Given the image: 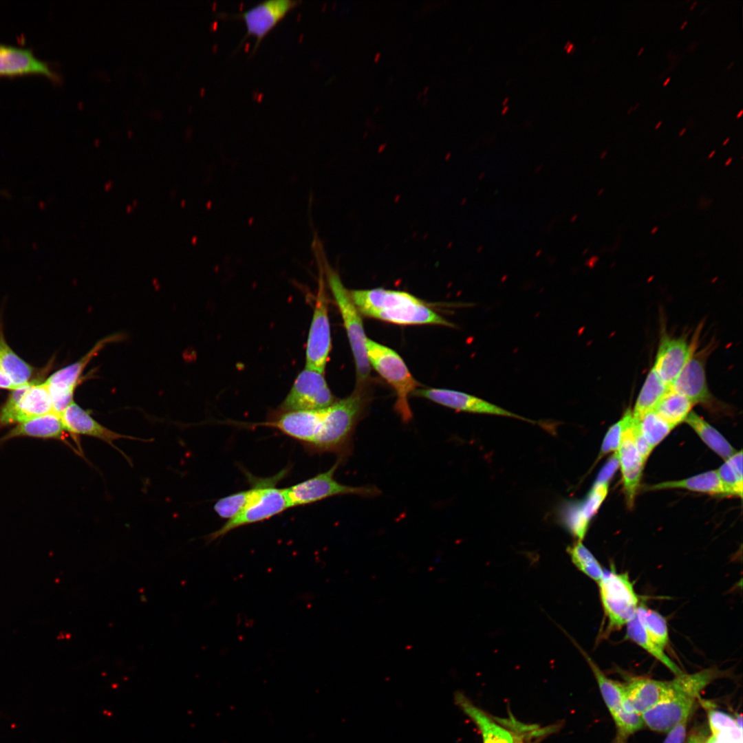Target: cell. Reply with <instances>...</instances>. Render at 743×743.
Here are the masks:
<instances>
[{
	"instance_id": "61",
	"label": "cell",
	"mask_w": 743,
	"mask_h": 743,
	"mask_svg": "<svg viewBox=\"0 0 743 743\" xmlns=\"http://www.w3.org/2000/svg\"><path fill=\"white\" fill-rule=\"evenodd\" d=\"M603 189H601V191H599V193H598V195H601V193H602V192H603Z\"/></svg>"
},
{
	"instance_id": "29",
	"label": "cell",
	"mask_w": 743,
	"mask_h": 743,
	"mask_svg": "<svg viewBox=\"0 0 743 743\" xmlns=\"http://www.w3.org/2000/svg\"><path fill=\"white\" fill-rule=\"evenodd\" d=\"M685 422L709 448L724 460H726L736 452L735 449L717 429L694 411L689 413Z\"/></svg>"
},
{
	"instance_id": "43",
	"label": "cell",
	"mask_w": 743,
	"mask_h": 743,
	"mask_svg": "<svg viewBox=\"0 0 743 743\" xmlns=\"http://www.w3.org/2000/svg\"><path fill=\"white\" fill-rule=\"evenodd\" d=\"M631 428L636 446L643 460L645 462L652 449L641 434L638 424L634 418L632 420Z\"/></svg>"
},
{
	"instance_id": "28",
	"label": "cell",
	"mask_w": 743,
	"mask_h": 743,
	"mask_svg": "<svg viewBox=\"0 0 743 743\" xmlns=\"http://www.w3.org/2000/svg\"><path fill=\"white\" fill-rule=\"evenodd\" d=\"M574 645L579 649L590 666L596 680L603 699L610 713L615 712L623 707L624 683L608 678L599 667L593 659L577 643Z\"/></svg>"
},
{
	"instance_id": "12",
	"label": "cell",
	"mask_w": 743,
	"mask_h": 743,
	"mask_svg": "<svg viewBox=\"0 0 743 743\" xmlns=\"http://www.w3.org/2000/svg\"><path fill=\"white\" fill-rule=\"evenodd\" d=\"M331 350L327 302L321 288L318 292L308 333L305 368L324 374Z\"/></svg>"
},
{
	"instance_id": "51",
	"label": "cell",
	"mask_w": 743,
	"mask_h": 743,
	"mask_svg": "<svg viewBox=\"0 0 743 743\" xmlns=\"http://www.w3.org/2000/svg\"><path fill=\"white\" fill-rule=\"evenodd\" d=\"M715 153V150H713V151H712V152H711V153H710V154L709 155L708 158H711V157H712V156L713 155V154H714Z\"/></svg>"
},
{
	"instance_id": "22",
	"label": "cell",
	"mask_w": 743,
	"mask_h": 743,
	"mask_svg": "<svg viewBox=\"0 0 743 743\" xmlns=\"http://www.w3.org/2000/svg\"><path fill=\"white\" fill-rule=\"evenodd\" d=\"M669 389L687 397L693 404H707L711 401L703 358L693 355Z\"/></svg>"
},
{
	"instance_id": "8",
	"label": "cell",
	"mask_w": 743,
	"mask_h": 743,
	"mask_svg": "<svg viewBox=\"0 0 743 743\" xmlns=\"http://www.w3.org/2000/svg\"><path fill=\"white\" fill-rule=\"evenodd\" d=\"M51 412L52 401L46 385L32 380L11 390L0 408V428Z\"/></svg>"
},
{
	"instance_id": "49",
	"label": "cell",
	"mask_w": 743,
	"mask_h": 743,
	"mask_svg": "<svg viewBox=\"0 0 743 743\" xmlns=\"http://www.w3.org/2000/svg\"><path fill=\"white\" fill-rule=\"evenodd\" d=\"M732 161V158H729L725 162V166H728Z\"/></svg>"
},
{
	"instance_id": "11",
	"label": "cell",
	"mask_w": 743,
	"mask_h": 743,
	"mask_svg": "<svg viewBox=\"0 0 743 743\" xmlns=\"http://www.w3.org/2000/svg\"><path fill=\"white\" fill-rule=\"evenodd\" d=\"M334 400L323 374L305 368L295 379L279 412L321 409L332 405Z\"/></svg>"
},
{
	"instance_id": "5",
	"label": "cell",
	"mask_w": 743,
	"mask_h": 743,
	"mask_svg": "<svg viewBox=\"0 0 743 743\" xmlns=\"http://www.w3.org/2000/svg\"><path fill=\"white\" fill-rule=\"evenodd\" d=\"M341 462L337 459L326 471L284 488L290 508L315 503L338 495H356L370 497L380 495V491L376 486H353L336 481L334 473Z\"/></svg>"
},
{
	"instance_id": "59",
	"label": "cell",
	"mask_w": 743,
	"mask_h": 743,
	"mask_svg": "<svg viewBox=\"0 0 743 743\" xmlns=\"http://www.w3.org/2000/svg\"><path fill=\"white\" fill-rule=\"evenodd\" d=\"M507 109H508V107H504V110L502 111V113L504 114L507 111Z\"/></svg>"
},
{
	"instance_id": "36",
	"label": "cell",
	"mask_w": 743,
	"mask_h": 743,
	"mask_svg": "<svg viewBox=\"0 0 743 743\" xmlns=\"http://www.w3.org/2000/svg\"><path fill=\"white\" fill-rule=\"evenodd\" d=\"M634 419L641 434L652 450L674 429L654 411L646 413L639 418H634Z\"/></svg>"
},
{
	"instance_id": "40",
	"label": "cell",
	"mask_w": 743,
	"mask_h": 743,
	"mask_svg": "<svg viewBox=\"0 0 743 743\" xmlns=\"http://www.w3.org/2000/svg\"><path fill=\"white\" fill-rule=\"evenodd\" d=\"M607 483L595 482L583 502H579L581 510L587 519L596 513L608 492Z\"/></svg>"
},
{
	"instance_id": "52",
	"label": "cell",
	"mask_w": 743,
	"mask_h": 743,
	"mask_svg": "<svg viewBox=\"0 0 743 743\" xmlns=\"http://www.w3.org/2000/svg\"><path fill=\"white\" fill-rule=\"evenodd\" d=\"M685 131H686V129H685V128H684V129H682V131H681L680 132V133H679V136H682V135H683V133H685Z\"/></svg>"
},
{
	"instance_id": "48",
	"label": "cell",
	"mask_w": 743,
	"mask_h": 743,
	"mask_svg": "<svg viewBox=\"0 0 743 743\" xmlns=\"http://www.w3.org/2000/svg\"><path fill=\"white\" fill-rule=\"evenodd\" d=\"M658 228V226H655V227H654V228H653V229H652V230H651L650 233H651V234H654V233H656V232L657 231Z\"/></svg>"
},
{
	"instance_id": "38",
	"label": "cell",
	"mask_w": 743,
	"mask_h": 743,
	"mask_svg": "<svg viewBox=\"0 0 743 743\" xmlns=\"http://www.w3.org/2000/svg\"><path fill=\"white\" fill-rule=\"evenodd\" d=\"M563 524L579 541L585 537L590 521L583 514L579 502L567 503L562 510Z\"/></svg>"
},
{
	"instance_id": "21",
	"label": "cell",
	"mask_w": 743,
	"mask_h": 743,
	"mask_svg": "<svg viewBox=\"0 0 743 743\" xmlns=\"http://www.w3.org/2000/svg\"><path fill=\"white\" fill-rule=\"evenodd\" d=\"M349 294L359 312L367 316L375 312L422 302L408 292L383 288L352 290Z\"/></svg>"
},
{
	"instance_id": "31",
	"label": "cell",
	"mask_w": 743,
	"mask_h": 743,
	"mask_svg": "<svg viewBox=\"0 0 743 743\" xmlns=\"http://www.w3.org/2000/svg\"><path fill=\"white\" fill-rule=\"evenodd\" d=\"M669 387L661 380L654 367L649 372L638 394L633 417L639 418L646 413L653 411L657 403Z\"/></svg>"
},
{
	"instance_id": "9",
	"label": "cell",
	"mask_w": 743,
	"mask_h": 743,
	"mask_svg": "<svg viewBox=\"0 0 743 743\" xmlns=\"http://www.w3.org/2000/svg\"><path fill=\"white\" fill-rule=\"evenodd\" d=\"M680 693H688L683 674L670 681L635 677L624 683L623 708L641 714Z\"/></svg>"
},
{
	"instance_id": "42",
	"label": "cell",
	"mask_w": 743,
	"mask_h": 743,
	"mask_svg": "<svg viewBox=\"0 0 743 743\" xmlns=\"http://www.w3.org/2000/svg\"><path fill=\"white\" fill-rule=\"evenodd\" d=\"M690 715L682 719L669 731L667 737L663 743H683L687 733V726Z\"/></svg>"
},
{
	"instance_id": "2",
	"label": "cell",
	"mask_w": 743,
	"mask_h": 743,
	"mask_svg": "<svg viewBox=\"0 0 743 743\" xmlns=\"http://www.w3.org/2000/svg\"><path fill=\"white\" fill-rule=\"evenodd\" d=\"M288 470L283 469L271 477L257 478L259 486L255 495L236 516L206 535L207 542L222 537L235 528L271 518L290 508L284 488L276 487L288 473Z\"/></svg>"
},
{
	"instance_id": "47",
	"label": "cell",
	"mask_w": 743,
	"mask_h": 743,
	"mask_svg": "<svg viewBox=\"0 0 743 743\" xmlns=\"http://www.w3.org/2000/svg\"><path fill=\"white\" fill-rule=\"evenodd\" d=\"M598 260H599L598 257H596V256L592 257L590 258V261H588L589 266L592 265V266H593L594 265L595 262L597 261Z\"/></svg>"
},
{
	"instance_id": "23",
	"label": "cell",
	"mask_w": 743,
	"mask_h": 743,
	"mask_svg": "<svg viewBox=\"0 0 743 743\" xmlns=\"http://www.w3.org/2000/svg\"><path fill=\"white\" fill-rule=\"evenodd\" d=\"M369 317L398 325H453L428 308L423 302L373 312Z\"/></svg>"
},
{
	"instance_id": "44",
	"label": "cell",
	"mask_w": 743,
	"mask_h": 743,
	"mask_svg": "<svg viewBox=\"0 0 743 743\" xmlns=\"http://www.w3.org/2000/svg\"><path fill=\"white\" fill-rule=\"evenodd\" d=\"M619 466V461L616 452L612 455L605 464L601 469L595 482L607 483L614 475Z\"/></svg>"
},
{
	"instance_id": "33",
	"label": "cell",
	"mask_w": 743,
	"mask_h": 743,
	"mask_svg": "<svg viewBox=\"0 0 743 743\" xmlns=\"http://www.w3.org/2000/svg\"><path fill=\"white\" fill-rule=\"evenodd\" d=\"M252 481L250 489L239 491L218 499L213 506L214 510L222 519L227 521L236 516L256 493L259 484L257 477L250 475Z\"/></svg>"
},
{
	"instance_id": "34",
	"label": "cell",
	"mask_w": 743,
	"mask_h": 743,
	"mask_svg": "<svg viewBox=\"0 0 743 743\" xmlns=\"http://www.w3.org/2000/svg\"><path fill=\"white\" fill-rule=\"evenodd\" d=\"M728 495L742 496V451H736L716 470Z\"/></svg>"
},
{
	"instance_id": "50",
	"label": "cell",
	"mask_w": 743,
	"mask_h": 743,
	"mask_svg": "<svg viewBox=\"0 0 743 743\" xmlns=\"http://www.w3.org/2000/svg\"><path fill=\"white\" fill-rule=\"evenodd\" d=\"M606 154H607V151H603L602 153V155H601V158H602V159L604 158V157L606 155Z\"/></svg>"
},
{
	"instance_id": "3",
	"label": "cell",
	"mask_w": 743,
	"mask_h": 743,
	"mask_svg": "<svg viewBox=\"0 0 743 743\" xmlns=\"http://www.w3.org/2000/svg\"><path fill=\"white\" fill-rule=\"evenodd\" d=\"M369 364L391 385L396 394L395 411L405 422L412 418L408 398L418 386L402 358L393 349L367 338Z\"/></svg>"
},
{
	"instance_id": "60",
	"label": "cell",
	"mask_w": 743,
	"mask_h": 743,
	"mask_svg": "<svg viewBox=\"0 0 743 743\" xmlns=\"http://www.w3.org/2000/svg\"><path fill=\"white\" fill-rule=\"evenodd\" d=\"M643 50H644V48H643V47H642V48H641V49L640 50V51L638 52V55H640V54H641V52H643Z\"/></svg>"
},
{
	"instance_id": "57",
	"label": "cell",
	"mask_w": 743,
	"mask_h": 743,
	"mask_svg": "<svg viewBox=\"0 0 743 743\" xmlns=\"http://www.w3.org/2000/svg\"><path fill=\"white\" fill-rule=\"evenodd\" d=\"M729 138H727L726 140L722 143V145H725L729 142Z\"/></svg>"
},
{
	"instance_id": "45",
	"label": "cell",
	"mask_w": 743,
	"mask_h": 743,
	"mask_svg": "<svg viewBox=\"0 0 743 743\" xmlns=\"http://www.w3.org/2000/svg\"><path fill=\"white\" fill-rule=\"evenodd\" d=\"M707 731L704 728H700L692 732L686 743H704L707 738Z\"/></svg>"
},
{
	"instance_id": "62",
	"label": "cell",
	"mask_w": 743,
	"mask_h": 743,
	"mask_svg": "<svg viewBox=\"0 0 743 743\" xmlns=\"http://www.w3.org/2000/svg\"><path fill=\"white\" fill-rule=\"evenodd\" d=\"M507 101H508V98H505V100H504V102L503 103V104H505V103H506V102H507Z\"/></svg>"
},
{
	"instance_id": "16",
	"label": "cell",
	"mask_w": 743,
	"mask_h": 743,
	"mask_svg": "<svg viewBox=\"0 0 743 743\" xmlns=\"http://www.w3.org/2000/svg\"><path fill=\"white\" fill-rule=\"evenodd\" d=\"M698 697L680 693L641 713L644 726L656 732H667L682 719L691 715Z\"/></svg>"
},
{
	"instance_id": "10",
	"label": "cell",
	"mask_w": 743,
	"mask_h": 743,
	"mask_svg": "<svg viewBox=\"0 0 743 743\" xmlns=\"http://www.w3.org/2000/svg\"><path fill=\"white\" fill-rule=\"evenodd\" d=\"M120 334L107 336L98 342L82 358L51 374L45 381L52 401V411L61 416L74 401V393L81 375L89 363L108 344L120 341Z\"/></svg>"
},
{
	"instance_id": "35",
	"label": "cell",
	"mask_w": 743,
	"mask_h": 743,
	"mask_svg": "<svg viewBox=\"0 0 743 743\" xmlns=\"http://www.w3.org/2000/svg\"><path fill=\"white\" fill-rule=\"evenodd\" d=\"M567 552L572 563L580 572L597 583L601 579L604 570L593 554L581 541L568 547Z\"/></svg>"
},
{
	"instance_id": "13",
	"label": "cell",
	"mask_w": 743,
	"mask_h": 743,
	"mask_svg": "<svg viewBox=\"0 0 743 743\" xmlns=\"http://www.w3.org/2000/svg\"><path fill=\"white\" fill-rule=\"evenodd\" d=\"M414 395L420 396L449 408L469 413L502 416L533 421L506 410L499 406L464 392L446 389H416Z\"/></svg>"
},
{
	"instance_id": "4",
	"label": "cell",
	"mask_w": 743,
	"mask_h": 743,
	"mask_svg": "<svg viewBox=\"0 0 743 743\" xmlns=\"http://www.w3.org/2000/svg\"><path fill=\"white\" fill-rule=\"evenodd\" d=\"M597 583L607 621V631L619 629L634 616L639 605L638 596L628 573H619L614 569L604 570Z\"/></svg>"
},
{
	"instance_id": "56",
	"label": "cell",
	"mask_w": 743,
	"mask_h": 743,
	"mask_svg": "<svg viewBox=\"0 0 743 743\" xmlns=\"http://www.w3.org/2000/svg\"><path fill=\"white\" fill-rule=\"evenodd\" d=\"M661 124H662V121H660V122H658V123L657 124V125H656V126L655 127V129H658V128L659 127V126H660V125Z\"/></svg>"
},
{
	"instance_id": "27",
	"label": "cell",
	"mask_w": 743,
	"mask_h": 743,
	"mask_svg": "<svg viewBox=\"0 0 743 743\" xmlns=\"http://www.w3.org/2000/svg\"><path fill=\"white\" fill-rule=\"evenodd\" d=\"M625 626L626 637L629 640L637 644L651 656L663 664L674 674L676 676L683 674L678 666L665 654V650L660 648L652 640L639 620L636 612Z\"/></svg>"
},
{
	"instance_id": "30",
	"label": "cell",
	"mask_w": 743,
	"mask_h": 743,
	"mask_svg": "<svg viewBox=\"0 0 743 743\" xmlns=\"http://www.w3.org/2000/svg\"><path fill=\"white\" fill-rule=\"evenodd\" d=\"M693 405L687 397L669 389L653 411L674 428L685 421Z\"/></svg>"
},
{
	"instance_id": "37",
	"label": "cell",
	"mask_w": 743,
	"mask_h": 743,
	"mask_svg": "<svg viewBox=\"0 0 743 743\" xmlns=\"http://www.w3.org/2000/svg\"><path fill=\"white\" fill-rule=\"evenodd\" d=\"M616 734L612 743H627L629 737L644 726L640 714L627 711L623 707L611 714Z\"/></svg>"
},
{
	"instance_id": "25",
	"label": "cell",
	"mask_w": 743,
	"mask_h": 743,
	"mask_svg": "<svg viewBox=\"0 0 743 743\" xmlns=\"http://www.w3.org/2000/svg\"><path fill=\"white\" fill-rule=\"evenodd\" d=\"M0 369L16 387L30 383L34 372V369L9 346L5 339L1 323Z\"/></svg>"
},
{
	"instance_id": "18",
	"label": "cell",
	"mask_w": 743,
	"mask_h": 743,
	"mask_svg": "<svg viewBox=\"0 0 743 743\" xmlns=\"http://www.w3.org/2000/svg\"><path fill=\"white\" fill-rule=\"evenodd\" d=\"M455 704L475 723L483 743H514V733L506 720L496 721L486 711L475 705L464 693L454 694Z\"/></svg>"
},
{
	"instance_id": "19",
	"label": "cell",
	"mask_w": 743,
	"mask_h": 743,
	"mask_svg": "<svg viewBox=\"0 0 743 743\" xmlns=\"http://www.w3.org/2000/svg\"><path fill=\"white\" fill-rule=\"evenodd\" d=\"M693 354V346L682 338L664 336L660 343L654 369L670 387Z\"/></svg>"
},
{
	"instance_id": "1",
	"label": "cell",
	"mask_w": 743,
	"mask_h": 743,
	"mask_svg": "<svg viewBox=\"0 0 743 743\" xmlns=\"http://www.w3.org/2000/svg\"><path fill=\"white\" fill-rule=\"evenodd\" d=\"M367 402L365 392L357 387L326 407L318 433L305 449L313 453H334L343 462L352 452L354 431Z\"/></svg>"
},
{
	"instance_id": "20",
	"label": "cell",
	"mask_w": 743,
	"mask_h": 743,
	"mask_svg": "<svg viewBox=\"0 0 743 743\" xmlns=\"http://www.w3.org/2000/svg\"><path fill=\"white\" fill-rule=\"evenodd\" d=\"M632 420L624 429L619 448L616 451L622 472L623 488L629 507L634 504L645 463L634 442L631 428Z\"/></svg>"
},
{
	"instance_id": "32",
	"label": "cell",
	"mask_w": 743,
	"mask_h": 743,
	"mask_svg": "<svg viewBox=\"0 0 743 743\" xmlns=\"http://www.w3.org/2000/svg\"><path fill=\"white\" fill-rule=\"evenodd\" d=\"M636 614L652 640L665 650L669 643V631L665 618L656 610L639 605Z\"/></svg>"
},
{
	"instance_id": "14",
	"label": "cell",
	"mask_w": 743,
	"mask_h": 743,
	"mask_svg": "<svg viewBox=\"0 0 743 743\" xmlns=\"http://www.w3.org/2000/svg\"><path fill=\"white\" fill-rule=\"evenodd\" d=\"M325 409L279 412L270 420L254 424L278 429L306 448L318 433Z\"/></svg>"
},
{
	"instance_id": "7",
	"label": "cell",
	"mask_w": 743,
	"mask_h": 743,
	"mask_svg": "<svg viewBox=\"0 0 743 743\" xmlns=\"http://www.w3.org/2000/svg\"><path fill=\"white\" fill-rule=\"evenodd\" d=\"M302 3L301 1L268 0L262 1L251 8L239 13L220 12L217 17L224 20H241L244 21L246 32L239 47L249 36L255 39L251 56L257 50L264 38L295 8Z\"/></svg>"
},
{
	"instance_id": "6",
	"label": "cell",
	"mask_w": 743,
	"mask_h": 743,
	"mask_svg": "<svg viewBox=\"0 0 743 743\" xmlns=\"http://www.w3.org/2000/svg\"><path fill=\"white\" fill-rule=\"evenodd\" d=\"M327 281L336 305L341 312L344 326L353 352L358 383H363L370 373L365 330L360 313L354 303L348 291L338 274L327 270Z\"/></svg>"
},
{
	"instance_id": "46",
	"label": "cell",
	"mask_w": 743,
	"mask_h": 743,
	"mask_svg": "<svg viewBox=\"0 0 743 743\" xmlns=\"http://www.w3.org/2000/svg\"><path fill=\"white\" fill-rule=\"evenodd\" d=\"M14 388H16V387H14L12 382L0 369V389L12 390Z\"/></svg>"
},
{
	"instance_id": "15",
	"label": "cell",
	"mask_w": 743,
	"mask_h": 743,
	"mask_svg": "<svg viewBox=\"0 0 743 743\" xmlns=\"http://www.w3.org/2000/svg\"><path fill=\"white\" fill-rule=\"evenodd\" d=\"M61 418L66 432H68L74 440L77 435H84L100 439L111 446L114 442L119 439H129L141 441H149L142 438L123 435L115 432L102 425L94 420L88 412L73 401L62 413Z\"/></svg>"
},
{
	"instance_id": "53",
	"label": "cell",
	"mask_w": 743,
	"mask_h": 743,
	"mask_svg": "<svg viewBox=\"0 0 743 743\" xmlns=\"http://www.w3.org/2000/svg\"><path fill=\"white\" fill-rule=\"evenodd\" d=\"M669 80H670V78H667V80H666L665 81V83H664L663 85H664V86H665L666 85H667V83H668V82H669Z\"/></svg>"
},
{
	"instance_id": "55",
	"label": "cell",
	"mask_w": 743,
	"mask_h": 743,
	"mask_svg": "<svg viewBox=\"0 0 743 743\" xmlns=\"http://www.w3.org/2000/svg\"><path fill=\"white\" fill-rule=\"evenodd\" d=\"M687 21H685L684 23H683V24L682 25V26L680 27V29H683V28H684V27H685V25L687 24Z\"/></svg>"
},
{
	"instance_id": "39",
	"label": "cell",
	"mask_w": 743,
	"mask_h": 743,
	"mask_svg": "<svg viewBox=\"0 0 743 743\" xmlns=\"http://www.w3.org/2000/svg\"><path fill=\"white\" fill-rule=\"evenodd\" d=\"M633 418L632 411L627 409L622 418L610 427L603 439L599 458L611 451L616 452L619 448L625 427Z\"/></svg>"
},
{
	"instance_id": "24",
	"label": "cell",
	"mask_w": 743,
	"mask_h": 743,
	"mask_svg": "<svg viewBox=\"0 0 743 743\" xmlns=\"http://www.w3.org/2000/svg\"><path fill=\"white\" fill-rule=\"evenodd\" d=\"M61 416L51 412L19 423L14 428L0 438V444L10 439L28 436L44 439H57L65 441Z\"/></svg>"
},
{
	"instance_id": "26",
	"label": "cell",
	"mask_w": 743,
	"mask_h": 743,
	"mask_svg": "<svg viewBox=\"0 0 743 743\" xmlns=\"http://www.w3.org/2000/svg\"><path fill=\"white\" fill-rule=\"evenodd\" d=\"M684 488L711 495H728L717 471L705 472L687 479L661 482L649 487L650 490Z\"/></svg>"
},
{
	"instance_id": "17",
	"label": "cell",
	"mask_w": 743,
	"mask_h": 743,
	"mask_svg": "<svg viewBox=\"0 0 743 743\" xmlns=\"http://www.w3.org/2000/svg\"><path fill=\"white\" fill-rule=\"evenodd\" d=\"M42 74L54 81L61 77L49 65L37 58L30 49L0 43V76Z\"/></svg>"
},
{
	"instance_id": "58",
	"label": "cell",
	"mask_w": 743,
	"mask_h": 743,
	"mask_svg": "<svg viewBox=\"0 0 743 743\" xmlns=\"http://www.w3.org/2000/svg\"><path fill=\"white\" fill-rule=\"evenodd\" d=\"M696 3H697V1H695V2L693 3V5L691 6V7L690 8V9H691V10H692V9H693V8H694V6H695V5H696Z\"/></svg>"
},
{
	"instance_id": "54",
	"label": "cell",
	"mask_w": 743,
	"mask_h": 743,
	"mask_svg": "<svg viewBox=\"0 0 743 743\" xmlns=\"http://www.w3.org/2000/svg\"><path fill=\"white\" fill-rule=\"evenodd\" d=\"M742 113H743V110L742 109V110H740V113L737 115V118L740 117V116L742 114Z\"/></svg>"
},
{
	"instance_id": "41",
	"label": "cell",
	"mask_w": 743,
	"mask_h": 743,
	"mask_svg": "<svg viewBox=\"0 0 743 743\" xmlns=\"http://www.w3.org/2000/svg\"><path fill=\"white\" fill-rule=\"evenodd\" d=\"M708 716L709 727L712 735L740 729L736 723L735 719L722 711L711 710L709 711Z\"/></svg>"
}]
</instances>
